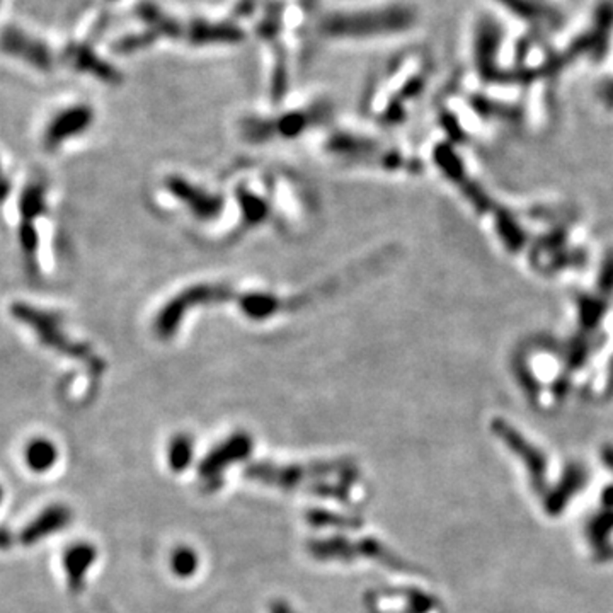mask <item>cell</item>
I'll return each mask as SVG.
<instances>
[{"instance_id":"14","label":"cell","mask_w":613,"mask_h":613,"mask_svg":"<svg viewBox=\"0 0 613 613\" xmlns=\"http://www.w3.org/2000/svg\"><path fill=\"white\" fill-rule=\"evenodd\" d=\"M613 530V509L609 508V511L596 515L595 518L590 522L588 525V537L593 543L595 549H601L607 547L605 542L610 537V532Z\"/></svg>"},{"instance_id":"22","label":"cell","mask_w":613,"mask_h":613,"mask_svg":"<svg viewBox=\"0 0 613 613\" xmlns=\"http://www.w3.org/2000/svg\"><path fill=\"white\" fill-rule=\"evenodd\" d=\"M21 244H22V249L28 256L35 254L36 247H38V235H36L35 227L30 222H26L21 227Z\"/></svg>"},{"instance_id":"18","label":"cell","mask_w":613,"mask_h":613,"mask_svg":"<svg viewBox=\"0 0 613 613\" xmlns=\"http://www.w3.org/2000/svg\"><path fill=\"white\" fill-rule=\"evenodd\" d=\"M45 210V190L41 186H30L21 198V213L26 222L33 220Z\"/></svg>"},{"instance_id":"15","label":"cell","mask_w":613,"mask_h":613,"mask_svg":"<svg viewBox=\"0 0 613 613\" xmlns=\"http://www.w3.org/2000/svg\"><path fill=\"white\" fill-rule=\"evenodd\" d=\"M579 319L584 329H595L605 316V303L603 300L593 297L579 298Z\"/></svg>"},{"instance_id":"4","label":"cell","mask_w":613,"mask_h":613,"mask_svg":"<svg viewBox=\"0 0 613 613\" xmlns=\"http://www.w3.org/2000/svg\"><path fill=\"white\" fill-rule=\"evenodd\" d=\"M0 50L31 64L38 71L52 69L53 56L48 47L33 36L21 31L16 26L4 30L0 35Z\"/></svg>"},{"instance_id":"24","label":"cell","mask_w":613,"mask_h":613,"mask_svg":"<svg viewBox=\"0 0 613 613\" xmlns=\"http://www.w3.org/2000/svg\"><path fill=\"white\" fill-rule=\"evenodd\" d=\"M601 94H603V99L607 101V105L613 106V82L609 84V86H605Z\"/></svg>"},{"instance_id":"7","label":"cell","mask_w":613,"mask_h":613,"mask_svg":"<svg viewBox=\"0 0 613 613\" xmlns=\"http://www.w3.org/2000/svg\"><path fill=\"white\" fill-rule=\"evenodd\" d=\"M98 550L90 543H73L64 554V569L69 581V588L73 593L82 592L84 579L89 569L96 562Z\"/></svg>"},{"instance_id":"5","label":"cell","mask_w":613,"mask_h":613,"mask_svg":"<svg viewBox=\"0 0 613 613\" xmlns=\"http://www.w3.org/2000/svg\"><path fill=\"white\" fill-rule=\"evenodd\" d=\"M92 118H94V113L88 106H75V107L62 111L47 128L45 147L56 149L62 141L86 132L92 123Z\"/></svg>"},{"instance_id":"12","label":"cell","mask_w":613,"mask_h":613,"mask_svg":"<svg viewBox=\"0 0 613 613\" xmlns=\"http://www.w3.org/2000/svg\"><path fill=\"white\" fill-rule=\"evenodd\" d=\"M167 186H169V190H171L175 196H179L181 200L188 201L190 207H193L194 211H198V213H205V215H207V213H210V211L215 209L213 201H211L207 194L200 193L198 190H194L193 186H190V184H188L186 181H183V179L175 177V179H171V181L167 183Z\"/></svg>"},{"instance_id":"25","label":"cell","mask_w":613,"mask_h":613,"mask_svg":"<svg viewBox=\"0 0 613 613\" xmlns=\"http://www.w3.org/2000/svg\"><path fill=\"white\" fill-rule=\"evenodd\" d=\"M2 496H4V492H2V488H0V503H2Z\"/></svg>"},{"instance_id":"21","label":"cell","mask_w":613,"mask_h":613,"mask_svg":"<svg viewBox=\"0 0 613 613\" xmlns=\"http://www.w3.org/2000/svg\"><path fill=\"white\" fill-rule=\"evenodd\" d=\"M598 288L605 295H612L613 294V252L605 260V263H603L601 269H600Z\"/></svg>"},{"instance_id":"16","label":"cell","mask_w":613,"mask_h":613,"mask_svg":"<svg viewBox=\"0 0 613 613\" xmlns=\"http://www.w3.org/2000/svg\"><path fill=\"white\" fill-rule=\"evenodd\" d=\"M193 456V441L186 435H179L169 447V464L175 471H184Z\"/></svg>"},{"instance_id":"1","label":"cell","mask_w":613,"mask_h":613,"mask_svg":"<svg viewBox=\"0 0 613 613\" xmlns=\"http://www.w3.org/2000/svg\"><path fill=\"white\" fill-rule=\"evenodd\" d=\"M413 0H312L309 39L329 45H370L413 35L421 26Z\"/></svg>"},{"instance_id":"17","label":"cell","mask_w":613,"mask_h":613,"mask_svg":"<svg viewBox=\"0 0 613 613\" xmlns=\"http://www.w3.org/2000/svg\"><path fill=\"white\" fill-rule=\"evenodd\" d=\"M241 303H243V309L249 316L254 317H266L269 314H273L278 307H280V302L278 298L269 297V295H245V297L241 298Z\"/></svg>"},{"instance_id":"6","label":"cell","mask_w":613,"mask_h":613,"mask_svg":"<svg viewBox=\"0 0 613 613\" xmlns=\"http://www.w3.org/2000/svg\"><path fill=\"white\" fill-rule=\"evenodd\" d=\"M71 509L62 505H53L38 515L30 525L21 533V541L24 545H35L39 541H45L53 533H58L71 524Z\"/></svg>"},{"instance_id":"19","label":"cell","mask_w":613,"mask_h":613,"mask_svg":"<svg viewBox=\"0 0 613 613\" xmlns=\"http://www.w3.org/2000/svg\"><path fill=\"white\" fill-rule=\"evenodd\" d=\"M171 566H173V571H175L177 576L188 578L196 571L198 558H196L193 550H190V549H177L175 554H173Z\"/></svg>"},{"instance_id":"2","label":"cell","mask_w":613,"mask_h":613,"mask_svg":"<svg viewBox=\"0 0 613 613\" xmlns=\"http://www.w3.org/2000/svg\"><path fill=\"white\" fill-rule=\"evenodd\" d=\"M13 316L22 320V322H26V324H30L47 346H52L55 350L62 351L67 356H75V358H86L88 356V346L75 345V343H71L65 339V336L58 326V317L48 314V312H39L26 303H14L13 305Z\"/></svg>"},{"instance_id":"3","label":"cell","mask_w":613,"mask_h":613,"mask_svg":"<svg viewBox=\"0 0 613 613\" xmlns=\"http://www.w3.org/2000/svg\"><path fill=\"white\" fill-rule=\"evenodd\" d=\"M494 433L503 439L513 454L520 456L525 462L530 473L532 484L537 492H543L545 488V473H547V460L539 448L530 445L515 428H511L507 421H494L492 424Z\"/></svg>"},{"instance_id":"20","label":"cell","mask_w":613,"mask_h":613,"mask_svg":"<svg viewBox=\"0 0 613 613\" xmlns=\"http://www.w3.org/2000/svg\"><path fill=\"white\" fill-rule=\"evenodd\" d=\"M593 351V343L588 341V339H583V337H578L571 343L569 346V351L566 354V360H567V365L571 370H578L592 354Z\"/></svg>"},{"instance_id":"11","label":"cell","mask_w":613,"mask_h":613,"mask_svg":"<svg viewBox=\"0 0 613 613\" xmlns=\"http://www.w3.org/2000/svg\"><path fill=\"white\" fill-rule=\"evenodd\" d=\"M24 458H26V465L31 471L47 473L55 465L58 452H56V447L48 439H35L26 447Z\"/></svg>"},{"instance_id":"13","label":"cell","mask_w":613,"mask_h":613,"mask_svg":"<svg viewBox=\"0 0 613 613\" xmlns=\"http://www.w3.org/2000/svg\"><path fill=\"white\" fill-rule=\"evenodd\" d=\"M498 230L507 247L511 251H520L525 244V234L520 226L513 220V217L507 211L498 213Z\"/></svg>"},{"instance_id":"10","label":"cell","mask_w":613,"mask_h":613,"mask_svg":"<svg viewBox=\"0 0 613 613\" xmlns=\"http://www.w3.org/2000/svg\"><path fill=\"white\" fill-rule=\"evenodd\" d=\"M72 64L75 65V69L79 71L90 72L92 75L99 77L105 82H118L122 79V75L115 71L111 65H107L101 58H98L94 53L90 52L86 47H77L72 48L71 55Z\"/></svg>"},{"instance_id":"8","label":"cell","mask_w":613,"mask_h":613,"mask_svg":"<svg viewBox=\"0 0 613 613\" xmlns=\"http://www.w3.org/2000/svg\"><path fill=\"white\" fill-rule=\"evenodd\" d=\"M588 481V473L583 465H571L567 467V471L562 475L559 486L554 490H550L547 494V498L543 499V507L547 509L549 515H558L561 513L562 509L567 507L569 499L581 490V488L586 484Z\"/></svg>"},{"instance_id":"23","label":"cell","mask_w":613,"mask_h":613,"mask_svg":"<svg viewBox=\"0 0 613 613\" xmlns=\"http://www.w3.org/2000/svg\"><path fill=\"white\" fill-rule=\"evenodd\" d=\"M11 545H13V537H11V533H9L7 530L0 528V550L9 549Z\"/></svg>"},{"instance_id":"9","label":"cell","mask_w":613,"mask_h":613,"mask_svg":"<svg viewBox=\"0 0 613 613\" xmlns=\"http://www.w3.org/2000/svg\"><path fill=\"white\" fill-rule=\"evenodd\" d=\"M249 452V439L245 437H235L228 439L222 448H217L211 452L207 460H203V465L200 469V475L205 481H217V473H222L227 467L228 460H235L239 456L247 455Z\"/></svg>"}]
</instances>
